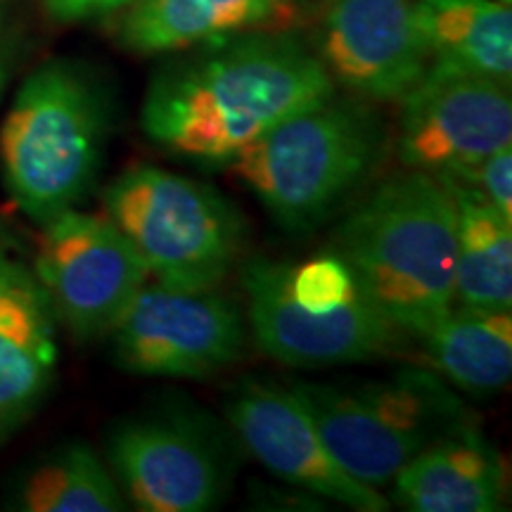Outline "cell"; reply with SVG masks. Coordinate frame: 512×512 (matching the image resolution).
I'll use <instances>...</instances> for the list:
<instances>
[{
	"mask_svg": "<svg viewBox=\"0 0 512 512\" xmlns=\"http://www.w3.org/2000/svg\"><path fill=\"white\" fill-rule=\"evenodd\" d=\"M332 95L328 69L297 38L238 34L162 69L145 93L140 128L159 150L219 169Z\"/></svg>",
	"mask_w": 512,
	"mask_h": 512,
	"instance_id": "1",
	"label": "cell"
},
{
	"mask_svg": "<svg viewBox=\"0 0 512 512\" xmlns=\"http://www.w3.org/2000/svg\"><path fill=\"white\" fill-rule=\"evenodd\" d=\"M332 252L403 335L453 309L456 202L441 178L406 169L377 185L337 228Z\"/></svg>",
	"mask_w": 512,
	"mask_h": 512,
	"instance_id": "2",
	"label": "cell"
},
{
	"mask_svg": "<svg viewBox=\"0 0 512 512\" xmlns=\"http://www.w3.org/2000/svg\"><path fill=\"white\" fill-rule=\"evenodd\" d=\"M242 287L261 351L290 368L375 361L403 335L332 249L302 264L256 259Z\"/></svg>",
	"mask_w": 512,
	"mask_h": 512,
	"instance_id": "3",
	"label": "cell"
},
{
	"mask_svg": "<svg viewBox=\"0 0 512 512\" xmlns=\"http://www.w3.org/2000/svg\"><path fill=\"white\" fill-rule=\"evenodd\" d=\"M110 105L81 69L53 62L24 81L0 131L3 178L36 223L76 209L105 162Z\"/></svg>",
	"mask_w": 512,
	"mask_h": 512,
	"instance_id": "4",
	"label": "cell"
},
{
	"mask_svg": "<svg viewBox=\"0 0 512 512\" xmlns=\"http://www.w3.org/2000/svg\"><path fill=\"white\" fill-rule=\"evenodd\" d=\"M384 128L370 107L330 100L285 119L230 162L280 226L306 233L328 221L380 162Z\"/></svg>",
	"mask_w": 512,
	"mask_h": 512,
	"instance_id": "5",
	"label": "cell"
},
{
	"mask_svg": "<svg viewBox=\"0 0 512 512\" xmlns=\"http://www.w3.org/2000/svg\"><path fill=\"white\" fill-rule=\"evenodd\" d=\"M290 387L339 465L373 489L392 484L415 453L470 420L463 399L427 368H406L387 380Z\"/></svg>",
	"mask_w": 512,
	"mask_h": 512,
	"instance_id": "6",
	"label": "cell"
},
{
	"mask_svg": "<svg viewBox=\"0 0 512 512\" xmlns=\"http://www.w3.org/2000/svg\"><path fill=\"white\" fill-rule=\"evenodd\" d=\"M105 211L147 273L181 290H214L245 245V221L223 192L159 166L114 178Z\"/></svg>",
	"mask_w": 512,
	"mask_h": 512,
	"instance_id": "7",
	"label": "cell"
},
{
	"mask_svg": "<svg viewBox=\"0 0 512 512\" xmlns=\"http://www.w3.org/2000/svg\"><path fill=\"white\" fill-rule=\"evenodd\" d=\"M107 453L126 501L143 512L214 510L233 477L223 432L207 415L185 408L124 420Z\"/></svg>",
	"mask_w": 512,
	"mask_h": 512,
	"instance_id": "8",
	"label": "cell"
},
{
	"mask_svg": "<svg viewBox=\"0 0 512 512\" xmlns=\"http://www.w3.org/2000/svg\"><path fill=\"white\" fill-rule=\"evenodd\" d=\"M110 335L126 373L200 380L238 361L247 323L233 299L157 280L140 287Z\"/></svg>",
	"mask_w": 512,
	"mask_h": 512,
	"instance_id": "9",
	"label": "cell"
},
{
	"mask_svg": "<svg viewBox=\"0 0 512 512\" xmlns=\"http://www.w3.org/2000/svg\"><path fill=\"white\" fill-rule=\"evenodd\" d=\"M34 273L57 320L81 342L110 335L150 280L136 249L107 216L76 209L43 223Z\"/></svg>",
	"mask_w": 512,
	"mask_h": 512,
	"instance_id": "10",
	"label": "cell"
},
{
	"mask_svg": "<svg viewBox=\"0 0 512 512\" xmlns=\"http://www.w3.org/2000/svg\"><path fill=\"white\" fill-rule=\"evenodd\" d=\"M399 159L406 169L456 176L512 145L505 83L430 64L401 98Z\"/></svg>",
	"mask_w": 512,
	"mask_h": 512,
	"instance_id": "11",
	"label": "cell"
},
{
	"mask_svg": "<svg viewBox=\"0 0 512 512\" xmlns=\"http://www.w3.org/2000/svg\"><path fill=\"white\" fill-rule=\"evenodd\" d=\"M226 418L247 451L283 482L358 512L392 508L380 489L358 482L339 465L292 387L240 382L226 401Z\"/></svg>",
	"mask_w": 512,
	"mask_h": 512,
	"instance_id": "12",
	"label": "cell"
},
{
	"mask_svg": "<svg viewBox=\"0 0 512 512\" xmlns=\"http://www.w3.org/2000/svg\"><path fill=\"white\" fill-rule=\"evenodd\" d=\"M318 50L330 79L366 100H401L430 69L413 0H330Z\"/></svg>",
	"mask_w": 512,
	"mask_h": 512,
	"instance_id": "13",
	"label": "cell"
},
{
	"mask_svg": "<svg viewBox=\"0 0 512 512\" xmlns=\"http://www.w3.org/2000/svg\"><path fill=\"white\" fill-rule=\"evenodd\" d=\"M55 368L53 304L34 266L0 242V444L38 411Z\"/></svg>",
	"mask_w": 512,
	"mask_h": 512,
	"instance_id": "14",
	"label": "cell"
},
{
	"mask_svg": "<svg viewBox=\"0 0 512 512\" xmlns=\"http://www.w3.org/2000/svg\"><path fill=\"white\" fill-rule=\"evenodd\" d=\"M392 486L394 501L411 512H498L508 470L498 448L467 420L415 453Z\"/></svg>",
	"mask_w": 512,
	"mask_h": 512,
	"instance_id": "15",
	"label": "cell"
},
{
	"mask_svg": "<svg viewBox=\"0 0 512 512\" xmlns=\"http://www.w3.org/2000/svg\"><path fill=\"white\" fill-rule=\"evenodd\" d=\"M292 0H138L117 22V41L138 55L185 50L245 34L290 12Z\"/></svg>",
	"mask_w": 512,
	"mask_h": 512,
	"instance_id": "16",
	"label": "cell"
},
{
	"mask_svg": "<svg viewBox=\"0 0 512 512\" xmlns=\"http://www.w3.org/2000/svg\"><path fill=\"white\" fill-rule=\"evenodd\" d=\"M432 64L510 86L512 12L503 0H413Z\"/></svg>",
	"mask_w": 512,
	"mask_h": 512,
	"instance_id": "17",
	"label": "cell"
},
{
	"mask_svg": "<svg viewBox=\"0 0 512 512\" xmlns=\"http://www.w3.org/2000/svg\"><path fill=\"white\" fill-rule=\"evenodd\" d=\"M439 178V176H437ZM456 202V283L463 309H512V219L477 190L441 178Z\"/></svg>",
	"mask_w": 512,
	"mask_h": 512,
	"instance_id": "18",
	"label": "cell"
},
{
	"mask_svg": "<svg viewBox=\"0 0 512 512\" xmlns=\"http://www.w3.org/2000/svg\"><path fill=\"white\" fill-rule=\"evenodd\" d=\"M434 373L460 392L494 396L512 377L510 311L463 309L448 311L420 337Z\"/></svg>",
	"mask_w": 512,
	"mask_h": 512,
	"instance_id": "19",
	"label": "cell"
},
{
	"mask_svg": "<svg viewBox=\"0 0 512 512\" xmlns=\"http://www.w3.org/2000/svg\"><path fill=\"white\" fill-rule=\"evenodd\" d=\"M12 508L27 512H121L128 501L117 477L88 444H67L27 472Z\"/></svg>",
	"mask_w": 512,
	"mask_h": 512,
	"instance_id": "20",
	"label": "cell"
},
{
	"mask_svg": "<svg viewBox=\"0 0 512 512\" xmlns=\"http://www.w3.org/2000/svg\"><path fill=\"white\" fill-rule=\"evenodd\" d=\"M448 181L463 183L477 190L484 200H489L501 214L512 219V145L494 152L482 162L460 171L456 176H439Z\"/></svg>",
	"mask_w": 512,
	"mask_h": 512,
	"instance_id": "21",
	"label": "cell"
},
{
	"mask_svg": "<svg viewBox=\"0 0 512 512\" xmlns=\"http://www.w3.org/2000/svg\"><path fill=\"white\" fill-rule=\"evenodd\" d=\"M138 0H43L46 10L60 22H79L131 8Z\"/></svg>",
	"mask_w": 512,
	"mask_h": 512,
	"instance_id": "22",
	"label": "cell"
},
{
	"mask_svg": "<svg viewBox=\"0 0 512 512\" xmlns=\"http://www.w3.org/2000/svg\"><path fill=\"white\" fill-rule=\"evenodd\" d=\"M5 64H3V60H0V93H3V86H5Z\"/></svg>",
	"mask_w": 512,
	"mask_h": 512,
	"instance_id": "23",
	"label": "cell"
},
{
	"mask_svg": "<svg viewBox=\"0 0 512 512\" xmlns=\"http://www.w3.org/2000/svg\"><path fill=\"white\" fill-rule=\"evenodd\" d=\"M503 3H510V0H503Z\"/></svg>",
	"mask_w": 512,
	"mask_h": 512,
	"instance_id": "24",
	"label": "cell"
}]
</instances>
